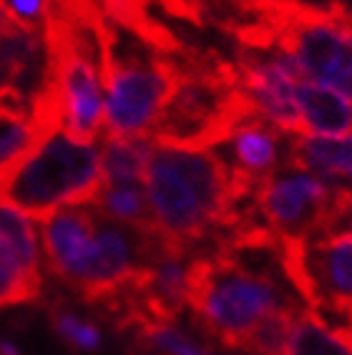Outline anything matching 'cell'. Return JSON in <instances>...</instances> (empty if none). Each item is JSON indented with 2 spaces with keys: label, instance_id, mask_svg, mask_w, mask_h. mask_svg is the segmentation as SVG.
<instances>
[{
  "label": "cell",
  "instance_id": "ac0fdd59",
  "mask_svg": "<svg viewBox=\"0 0 352 355\" xmlns=\"http://www.w3.org/2000/svg\"><path fill=\"white\" fill-rule=\"evenodd\" d=\"M94 212L136 232H154L143 184H103L91 202Z\"/></svg>",
  "mask_w": 352,
  "mask_h": 355
},
{
  "label": "cell",
  "instance_id": "484cf974",
  "mask_svg": "<svg viewBox=\"0 0 352 355\" xmlns=\"http://www.w3.org/2000/svg\"><path fill=\"white\" fill-rule=\"evenodd\" d=\"M342 230H350L352 232V202H350V207H347L345 219H342Z\"/></svg>",
  "mask_w": 352,
  "mask_h": 355
},
{
  "label": "cell",
  "instance_id": "4fadbf2b",
  "mask_svg": "<svg viewBox=\"0 0 352 355\" xmlns=\"http://www.w3.org/2000/svg\"><path fill=\"white\" fill-rule=\"evenodd\" d=\"M96 225H98V214L91 205L66 207L38 219L43 260L48 262V270L58 280L78 287L91 257Z\"/></svg>",
  "mask_w": 352,
  "mask_h": 355
},
{
  "label": "cell",
  "instance_id": "cb8c5ba5",
  "mask_svg": "<svg viewBox=\"0 0 352 355\" xmlns=\"http://www.w3.org/2000/svg\"><path fill=\"white\" fill-rule=\"evenodd\" d=\"M15 31V26L10 23V18H8V13H6V8L0 6V41L6 38V35H10Z\"/></svg>",
  "mask_w": 352,
  "mask_h": 355
},
{
  "label": "cell",
  "instance_id": "277c9868",
  "mask_svg": "<svg viewBox=\"0 0 352 355\" xmlns=\"http://www.w3.org/2000/svg\"><path fill=\"white\" fill-rule=\"evenodd\" d=\"M176 81L174 69L146 41L111 38L103 55V137L154 139Z\"/></svg>",
  "mask_w": 352,
  "mask_h": 355
},
{
  "label": "cell",
  "instance_id": "7a4b0ae2",
  "mask_svg": "<svg viewBox=\"0 0 352 355\" xmlns=\"http://www.w3.org/2000/svg\"><path fill=\"white\" fill-rule=\"evenodd\" d=\"M297 302L270 265L214 245L186 267V308L197 330L219 348H247L252 330L274 310Z\"/></svg>",
  "mask_w": 352,
  "mask_h": 355
},
{
  "label": "cell",
  "instance_id": "7402d4cb",
  "mask_svg": "<svg viewBox=\"0 0 352 355\" xmlns=\"http://www.w3.org/2000/svg\"><path fill=\"white\" fill-rule=\"evenodd\" d=\"M8 18L18 31L46 35L51 26V6L53 0H0Z\"/></svg>",
  "mask_w": 352,
  "mask_h": 355
},
{
  "label": "cell",
  "instance_id": "8fae6325",
  "mask_svg": "<svg viewBox=\"0 0 352 355\" xmlns=\"http://www.w3.org/2000/svg\"><path fill=\"white\" fill-rule=\"evenodd\" d=\"M211 146L217 149L237 184L257 187L274 171L290 164L292 137L242 106Z\"/></svg>",
  "mask_w": 352,
  "mask_h": 355
},
{
  "label": "cell",
  "instance_id": "3957f363",
  "mask_svg": "<svg viewBox=\"0 0 352 355\" xmlns=\"http://www.w3.org/2000/svg\"><path fill=\"white\" fill-rule=\"evenodd\" d=\"M103 187L98 141L76 139L61 126H46L33 149L0 177V199L43 219L66 207L91 205Z\"/></svg>",
  "mask_w": 352,
  "mask_h": 355
},
{
  "label": "cell",
  "instance_id": "52a82bcc",
  "mask_svg": "<svg viewBox=\"0 0 352 355\" xmlns=\"http://www.w3.org/2000/svg\"><path fill=\"white\" fill-rule=\"evenodd\" d=\"M103 98V55H96L78 41L51 48L46 94L35 103V119L43 129L55 123L76 139L101 141Z\"/></svg>",
  "mask_w": 352,
  "mask_h": 355
},
{
  "label": "cell",
  "instance_id": "8992f818",
  "mask_svg": "<svg viewBox=\"0 0 352 355\" xmlns=\"http://www.w3.org/2000/svg\"><path fill=\"white\" fill-rule=\"evenodd\" d=\"M254 209L277 237H317L342 230L352 191L335 189L310 171L285 164L254 187Z\"/></svg>",
  "mask_w": 352,
  "mask_h": 355
},
{
  "label": "cell",
  "instance_id": "30bf717a",
  "mask_svg": "<svg viewBox=\"0 0 352 355\" xmlns=\"http://www.w3.org/2000/svg\"><path fill=\"white\" fill-rule=\"evenodd\" d=\"M239 109L237 89H224L217 78H179L154 139L211 146Z\"/></svg>",
  "mask_w": 352,
  "mask_h": 355
},
{
  "label": "cell",
  "instance_id": "9c48e42d",
  "mask_svg": "<svg viewBox=\"0 0 352 355\" xmlns=\"http://www.w3.org/2000/svg\"><path fill=\"white\" fill-rule=\"evenodd\" d=\"M299 83L302 76L294 69L290 53L282 48V43L274 41L270 46L252 48V53L242 61L237 96L249 114L259 116L287 137H297Z\"/></svg>",
  "mask_w": 352,
  "mask_h": 355
},
{
  "label": "cell",
  "instance_id": "9a60e30c",
  "mask_svg": "<svg viewBox=\"0 0 352 355\" xmlns=\"http://www.w3.org/2000/svg\"><path fill=\"white\" fill-rule=\"evenodd\" d=\"M299 134L307 137H345L352 134V101L345 94L302 81L297 89Z\"/></svg>",
  "mask_w": 352,
  "mask_h": 355
},
{
  "label": "cell",
  "instance_id": "d6986e66",
  "mask_svg": "<svg viewBox=\"0 0 352 355\" xmlns=\"http://www.w3.org/2000/svg\"><path fill=\"white\" fill-rule=\"evenodd\" d=\"M41 131L43 123L33 111L0 109V177H6L33 149Z\"/></svg>",
  "mask_w": 352,
  "mask_h": 355
},
{
  "label": "cell",
  "instance_id": "ffe728a7",
  "mask_svg": "<svg viewBox=\"0 0 352 355\" xmlns=\"http://www.w3.org/2000/svg\"><path fill=\"white\" fill-rule=\"evenodd\" d=\"M299 308H302L299 302H292V305H285V308H279V310H274V313L267 315L257 328L252 330L244 353H252V355H285L287 335H290L292 320H294V315H297Z\"/></svg>",
  "mask_w": 352,
  "mask_h": 355
},
{
  "label": "cell",
  "instance_id": "603a6c76",
  "mask_svg": "<svg viewBox=\"0 0 352 355\" xmlns=\"http://www.w3.org/2000/svg\"><path fill=\"white\" fill-rule=\"evenodd\" d=\"M53 325H55V333L78 350H96L101 345V330L96 328L94 322L81 320L73 313H66V310L55 313Z\"/></svg>",
  "mask_w": 352,
  "mask_h": 355
},
{
  "label": "cell",
  "instance_id": "6da1fadb",
  "mask_svg": "<svg viewBox=\"0 0 352 355\" xmlns=\"http://www.w3.org/2000/svg\"><path fill=\"white\" fill-rule=\"evenodd\" d=\"M143 191L151 225L169 245L197 252L229 222L234 179L214 146L154 139Z\"/></svg>",
  "mask_w": 352,
  "mask_h": 355
},
{
  "label": "cell",
  "instance_id": "5b68a950",
  "mask_svg": "<svg viewBox=\"0 0 352 355\" xmlns=\"http://www.w3.org/2000/svg\"><path fill=\"white\" fill-rule=\"evenodd\" d=\"M279 270L307 308L352 328V232L279 237Z\"/></svg>",
  "mask_w": 352,
  "mask_h": 355
},
{
  "label": "cell",
  "instance_id": "d4e9b609",
  "mask_svg": "<svg viewBox=\"0 0 352 355\" xmlns=\"http://www.w3.org/2000/svg\"><path fill=\"white\" fill-rule=\"evenodd\" d=\"M0 355H21V350H18V345L10 340H0Z\"/></svg>",
  "mask_w": 352,
  "mask_h": 355
},
{
  "label": "cell",
  "instance_id": "7c38bea8",
  "mask_svg": "<svg viewBox=\"0 0 352 355\" xmlns=\"http://www.w3.org/2000/svg\"><path fill=\"white\" fill-rule=\"evenodd\" d=\"M38 219L0 199V308L33 300L41 290Z\"/></svg>",
  "mask_w": 352,
  "mask_h": 355
},
{
  "label": "cell",
  "instance_id": "ba28073f",
  "mask_svg": "<svg viewBox=\"0 0 352 355\" xmlns=\"http://www.w3.org/2000/svg\"><path fill=\"white\" fill-rule=\"evenodd\" d=\"M279 43L302 81L330 86L352 101V21L305 15L287 28Z\"/></svg>",
  "mask_w": 352,
  "mask_h": 355
},
{
  "label": "cell",
  "instance_id": "5bb4252c",
  "mask_svg": "<svg viewBox=\"0 0 352 355\" xmlns=\"http://www.w3.org/2000/svg\"><path fill=\"white\" fill-rule=\"evenodd\" d=\"M290 164L310 171L335 189L352 191V134L345 137H292Z\"/></svg>",
  "mask_w": 352,
  "mask_h": 355
},
{
  "label": "cell",
  "instance_id": "e0dca14e",
  "mask_svg": "<svg viewBox=\"0 0 352 355\" xmlns=\"http://www.w3.org/2000/svg\"><path fill=\"white\" fill-rule=\"evenodd\" d=\"M154 139L101 137V177L103 184H141L149 166Z\"/></svg>",
  "mask_w": 352,
  "mask_h": 355
},
{
  "label": "cell",
  "instance_id": "2e32d148",
  "mask_svg": "<svg viewBox=\"0 0 352 355\" xmlns=\"http://www.w3.org/2000/svg\"><path fill=\"white\" fill-rule=\"evenodd\" d=\"M285 355H352V328L302 305L292 320Z\"/></svg>",
  "mask_w": 352,
  "mask_h": 355
},
{
  "label": "cell",
  "instance_id": "44dd1931",
  "mask_svg": "<svg viewBox=\"0 0 352 355\" xmlns=\"http://www.w3.org/2000/svg\"><path fill=\"white\" fill-rule=\"evenodd\" d=\"M136 338L154 355H209L174 325H146L136 330Z\"/></svg>",
  "mask_w": 352,
  "mask_h": 355
}]
</instances>
